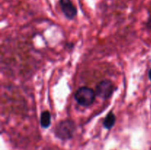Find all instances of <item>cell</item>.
<instances>
[{
  "mask_svg": "<svg viewBox=\"0 0 151 150\" xmlns=\"http://www.w3.org/2000/svg\"><path fill=\"white\" fill-rule=\"evenodd\" d=\"M76 126L73 121L66 119L59 122L55 129V134L61 140H69L72 138Z\"/></svg>",
  "mask_w": 151,
  "mask_h": 150,
  "instance_id": "obj_1",
  "label": "cell"
},
{
  "mask_svg": "<svg viewBox=\"0 0 151 150\" xmlns=\"http://www.w3.org/2000/svg\"><path fill=\"white\" fill-rule=\"evenodd\" d=\"M96 93L88 87H82L79 88L75 94V99L77 102L83 107L91 105L95 101Z\"/></svg>",
  "mask_w": 151,
  "mask_h": 150,
  "instance_id": "obj_2",
  "label": "cell"
},
{
  "mask_svg": "<svg viewBox=\"0 0 151 150\" xmlns=\"http://www.w3.org/2000/svg\"><path fill=\"white\" fill-rule=\"evenodd\" d=\"M115 90L114 85L111 81L104 79L97 84L96 87V95L103 99H108L113 94Z\"/></svg>",
  "mask_w": 151,
  "mask_h": 150,
  "instance_id": "obj_3",
  "label": "cell"
},
{
  "mask_svg": "<svg viewBox=\"0 0 151 150\" xmlns=\"http://www.w3.org/2000/svg\"><path fill=\"white\" fill-rule=\"evenodd\" d=\"M60 7L64 16L67 19H72L77 15V9L71 0H60Z\"/></svg>",
  "mask_w": 151,
  "mask_h": 150,
  "instance_id": "obj_4",
  "label": "cell"
},
{
  "mask_svg": "<svg viewBox=\"0 0 151 150\" xmlns=\"http://www.w3.org/2000/svg\"><path fill=\"white\" fill-rule=\"evenodd\" d=\"M40 123L43 128H48L51 124V114L48 110L42 112L40 117Z\"/></svg>",
  "mask_w": 151,
  "mask_h": 150,
  "instance_id": "obj_5",
  "label": "cell"
},
{
  "mask_svg": "<svg viewBox=\"0 0 151 150\" xmlns=\"http://www.w3.org/2000/svg\"><path fill=\"white\" fill-rule=\"evenodd\" d=\"M115 122H116V116L113 112H110V113H108L106 117L105 118L104 121H103V126L106 129H110L113 127Z\"/></svg>",
  "mask_w": 151,
  "mask_h": 150,
  "instance_id": "obj_6",
  "label": "cell"
},
{
  "mask_svg": "<svg viewBox=\"0 0 151 150\" xmlns=\"http://www.w3.org/2000/svg\"><path fill=\"white\" fill-rule=\"evenodd\" d=\"M146 25H147V27L149 29H151V16L148 19L147 23H146Z\"/></svg>",
  "mask_w": 151,
  "mask_h": 150,
  "instance_id": "obj_7",
  "label": "cell"
},
{
  "mask_svg": "<svg viewBox=\"0 0 151 150\" xmlns=\"http://www.w3.org/2000/svg\"><path fill=\"white\" fill-rule=\"evenodd\" d=\"M148 77L149 79H150V80L151 81V69H150V71H149L148 72Z\"/></svg>",
  "mask_w": 151,
  "mask_h": 150,
  "instance_id": "obj_8",
  "label": "cell"
}]
</instances>
